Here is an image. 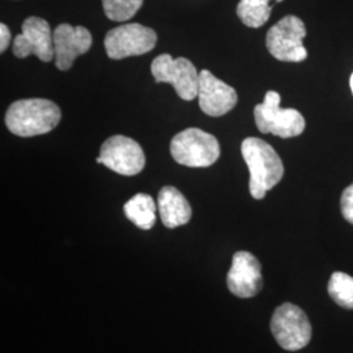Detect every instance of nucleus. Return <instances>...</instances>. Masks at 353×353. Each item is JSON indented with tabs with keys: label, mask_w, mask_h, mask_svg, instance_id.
<instances>
[{
	"label": "nucleus",
	"mask_w": 353,
	"mask_h": 353,
	"mask_svg": "<svg viewBox=\"0 0 353 353\" xmlns=\"http://www.w3.org/2000/svg\"><path fill=\"white\" fill-rule=\"evenodd\" d=\"M241 153L250 172L249 189L254 199H263L284 176V165L276 151L265 140L248 138L242 141Z\"/></svg>",
	"instance_id": "1"
},
{
	"label": "nucleus",
	"mask_w": 353,
	"mask_h": 353,
	"mask_svg": "<svg viewBox=\"0 0 353 353\" xmlns=\"http://www.w3.org/2000/svg\"><path fill=\"white\" fill-rule=\"evenodd\" d=\"M61 118V109L50 100L28 99L13 102L8 108L6 125L14 135L32 138L52 131Z\"/></svg>",
	"instance_id": "2"
},
{
	"label": "nucleus",
	"mask_w": 353,
	"mask_h": 353,
	"mask_svg": "<svg viewBox=\"0 0 353 353\" xmlns=\"http://www.w3.org/2000/svg\"><path fill=\"white\" fill-rule=\"evenodd\" d=\"M280 94L275 90L267 92L265 101L255 106V125L262 134H272L281 139L301 135L305 130V118L296 109H283Z\"/></svg>",
	"instance_id": "3"
},
{
	"label": "nucleus",
	"mask_w": 353,
	"mask_h": 353,
	"mask_svg": "<svg viewBox=\"0 0 353 353\" xmlns=\"http://www.w3.org/2000/svg\"><path fill=\"white\" fill-rule=\"evenodd\" d=\"M172 157L190 168H207L220 157V144L214 135L201 128H186L170 143Z\"/></svg>",
	"instance_id": "4"
},
{
	"label": "nucleus",
	"mask_w": 353,
	"mask_h": 353,
	"mask_svg": "<svg viewBox=\"0 0 353 353\" xmlns=\"http://www.w3.org/2000/svg\"><path fill=\"white\" fill-rule=\"evenodd\" d=\"M306 28L297 16H285L272 26L265 37V45L270 54L281 62L299 63L307 58L303 46Z\"/></svg>",
	"instance_id": "5"
},
{
	"label": "nucleus",
	"mask_w": 353,
	"mask_h": 353,
	"mask_svg": "<svg viewBox=\"0 0 353 353\" xmlns=\"http://www.w3.org/2000/svg\"><path fill=\"white\" fill-rule=\"evenodd\" d=\"M271 332L281 348L294 352L310 343L312 325L303 309L283 303L271 318Z\"/></svg>",
	"instance_id": "6"
},
{
	"label": "nucleus",
	"mask_w": 353,
	"mask_h": 353,
	"mask_svg": "<svg viewBox=\"0 0 353 353\" xmlns=\"http://www.w3.org/2000/svg\"><path fill=\"white\" fill-rule=\"evenodd\" d=\"M151 72L156 83L172 84L182 100L191 101L198 97L199 74L189 59H173L169 54L159 55L152 62Z\"/></svg>",
	"instance_id": "7"
},
{
	"label": "nucleus",
	"mask_w": 353,
	"mask_h": 353,
	"mask_svg": "<svg viewBox=\"0 0 353 353\" xmlns=\"http://www.w3.org/2000/svg\"><path fill=\"white\" fill-rule=\"evenodd\" d=\"M157 42L156 32L137 23L117 26L108 32L103 45L110 59H125L153 50Z\"/></svg>",
	"instance_id": "8"
},
{
	"label": "nucleus",
	"mask_w": 353,
	"mask_h": 353,
	"mask_svg": "<svg viewBox=\"0 0 353 353\" xmlns=\"http://www.w3.org/2000/svg\"><path fill=\"white\" fill-rule=\"evenodd\" d=\"M99 164L122 176H137L144 169L145 156L139 144L123 135H114L102 144Z\"/></svg>",
	"instance_id": "9"
},
{
	"label": "nucleus",
	"mask_w": 353,
	"mask_h": 353,
	"mask_svg": "<svg viewBox=\"0 0 353 353\" xmlns=\"http://www.w3.org/2000/svg\"><path fill=\"white\" fill-rule=\"evenodd\" d=\"M13 54L17 58L36 55L42 62L54 59V38L46 20L32 16L23 23V32L13 39Z\"/></svg>",
	"instance_id": "10"
},
{
	"label": "nucleus",
	"mask_w": 353,
	"mask_h": 353,
	"mask_svg": "<svg viewBox=\"0 0 353 353\" xmlns=\"http://www.w3.org/2000/svg\"><path fill=\"white\" fill-rule=\"evenodd\" d=\"M227 284L229 290L240 299H250L261 292L263 285L262 267L252 252H237L233 255Z\"/></svg>",
	"instance_id": "11"
},
{
	"label": "nucleus",
	"mask_w": 353,
	"mask_h": 353,
	"mask_svg": "<svg viewBox=\"0 0 353 353\" xmlns=\"http://www.w3.org/2000/svg\"><path fill=\"white\" fill-rule=\"evenodd\" d=\"M54 59L61 71H68L79 55L85 54L92 46V34L84 26L61 24L52 32Z\"/></svg>",
	"instance_id": "12"
},
{
	"label": "nucleus",
	"mask_w": 353,
	"mask_h": 353,
	"mask_svg": "<svg viewBox=\"0 0 353 353\" xmlns=\"http://www.w3.org/2000/svg\"><path fill=\"white\" fill-rule=\"evenodd\" d=\"M198 99L203 113L210 117L229 113L239 101L237 92L207 70L199 74Z\"/></svg>",
	"instance_id": "13"
},
{
	"label": "nucleus",
	"mask_w": 353,
	"mask_h": 353,
	"mask_svg": "<svg viewBox=\"0 0 353 353\" xmlns=\"http://www.w3.org/2000/svg\"><path fill=\"white\" fill-rule=\"evenodd\" d=\"M157 208L163 224L169 229L188 224L192 214L188 199L173 186H165L160 190Z\"/></svg>",
	"instance_id": "14"
},
{
	"label": "nucleus",
	"mask_w": 353,
	"mask_h": 353,
	"mask_svg": "<svg viewBox=\"0 0 353 353\" xmlns=\"http://www.w3.org/2000/svg\"><path fill=\"white\" fill-rule=\"evenodd\" d=\"M156 203L148 194H137L125 204L127 219L144 230L151 229L156 223Z\"/></svg>",
	"instance_id": "15"
},
{
	"label": "nucleus",
	"mask_w": 353,
	"mask_h": 353,
	"mask_svg": "<svg viewBox=\"0 0 353 353\" xmlns=\"http://www.w3.org/2000/svg\"><path fill=\"white\" fill-rule=\"evenodd\" d=\"M283 0H241L237 6V14L241 21L249 28H261L270 19L274 3Z\"/></svg>",
	"instance_id": "16"
},
{
	"label": "nucleus",
	"mask_w": 353,
	"mask_h": 353,
	"mask_svg": "<svg viewBox=\"0 0 353 353\" xmlns=\"http://www.w3.org/2000/svg\"><path fill=\"white\" fill-rule=\"evenodd\" d=\"M330 297L341 307L353 310V278L344 272H335L328 281Z\"/></svg>",
	"instance_id": "17"
},
{
	"label": "nucleus",
	"mask_w": 353,
	"mask_h": 353,
	"mask_svg": "<svg viewBox=\"0 0 353 353\" xmlns=\"http://www.w3.org/2000/svg\"><path fill=\"white\" fill-rule=\"evenodd\" d=\"M141 6L143 0H102V7L106 17L118 23L132 19Z\"/></svg>",
	"instance_id": "18"
},
{
	"label": "nucleus",
	"mask_w": 353,
	"mask_h": 353,
	"mask_svg": "<svg viewBox=\"0 0 353 353\" xmlns=\"http://www.w3.org/2000/svg\"><path fill=\"white\" fill-rule=\"evenodd\" d=\"M341 210L343 217L353 224V183L341 194Z\"/></svg>",
	"instance_id": "19"
},
{
	"label": "nucleus",
	"mask_w": 353,
	"mask_h": 353,
	"mask_svg": "<svg viewBox=\"0 0 353 353\" xmlns=\"http://www.w3.org/2000/svg\"><path fill=\"white\" fill-rule=\"evenodd\" d=\"M10 43H11V32L6 24H0V51L4 52L7 50Z\"/></svg>",
	"instance_id": "20"
},
{
	"label": "nucleus",
	"mask_w": 353,
	"mask_h": 353,
	"mask_svg": "<svg viewBox=\"0 0 353 353\" xmlns=\"http://www.w3.org/2000/svg\"><path fill=\"white\" fill-rule=\"evenodd\" d=\"M350 85H351V89H352V94H353V74L351 75V79H350Z\"/></svg>",
	"instance_id": "21"
}]
</instances>
